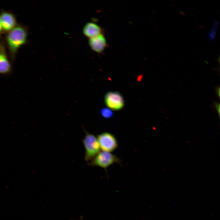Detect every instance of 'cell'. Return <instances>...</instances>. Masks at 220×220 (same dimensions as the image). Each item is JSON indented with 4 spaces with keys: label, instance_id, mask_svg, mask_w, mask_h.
<instances>
[{
    "label": "cell",
    "instance_id": "obj_7",
    "mask_svg": "<svg viewBox=\"0 0 220 220\" xmlns=\"http://www.w3.org/2000/svg\"><path fill=\"white\" fill-rule=\"evenodd\" d=\"M84 35L89 38L103 34L102 28L94 22L87 23L82 29Z\"/></svg>",
    "mask_w": 220,
    "mask_h": 220
},
{
    "label": "cell",
    "instance_id": "obj_13",
    "mask_svg": "<svg viewBox=\"0 0 220 220\" xmlns=\"http://www.w3.org/2000/svg\"><path fill=\"white\" fill-rule=\"evenodd\" d=\"M2 26L1 22L0 21V32L2 31Z\"/></svg>",
    "mask_w": 220,
    "mask_h": 220
},
{
    "label": "cell",
    "instance_id": "obj_3",
    "mask_svg": "<svg viewBox=\"0 0 220 220\" xmlns=\"http://www.w3.org/2000/svg\"><path fill=\"white\" fill-rule=\"evenodd\" d=\"M121 160L116 155L110 152L102 151L100 152L90 163L93 166H98L106 169L113 164L120 163Z\"/></svg>",
    "mask_w": 220,
    "mask_h": 220
},
{
    "label": "cell",
    "instance_id": "obj_10",
    "mask_svg": "<svg viewBox=\"0 0 220 220\" xmlns=\"http://www.w3.org/2000/svg\"><path fill=\"white\" fill-rule=\"evenodd\" d=\"M101 115L105 119H109L113 117L114 114L113 112L108 108H102L100 111Z\"/></svg>",
    "mask_w": 220,
    "mask_h": 220
},
{
    "label": "cell",
    "instance_id": "obj_14",
    "mask_svg": "<svg viewBox=\"0 0 220 220\" xmlns=\"http://www.w3.org/2000/svg\"><path fill=\"white\" fill-rule=\"evenodd\" d=\"M77 220H82V219L81 218H80L79 219Z\"/></svg>",
    "mask_w": 220,
    "mask_h": 220
},
{
    "label": "cell",
    "instance_id": "obj_1",
    "mask_svg": "<svg viewBox=\"0 0 220 220\" xmlns=\"http://www.w3.org/2000/svg\"><path fill=\"white\" fill-rule=\"evenodd\" d=\"M27 33L24 28L20 27H15L9 33L7 42L10 50L14 53L25 42Z\"/></svg>",
    "mask_w": 220,
    "mask_h": 220
},
{
    "label": "cell",
    "instance_id": "obj_4",
    "mask_svg": "<svg viewBox=\"0 0 220 220\" xmlns=\"http://www.w3.org/2000/svg\"><path fill=\"white\" fill-rule=\"evenodd\" d=\"M97 138L100 148L102 151L110 152L114 151L118 147L116 138L110 133H102L97 136Z\"/></svg>",
    "mask_w": 220,
    "mask_h": 220
},
{
    "label": "cell",
    "instance_id": "obj_2",
    "mask_svg": "<svg viewBox=\"0 0 220 220\" xmlns=\"http://www.w3.org/2000/svg\"><path fill=\"white\" fill-rule=\"evenodd\" d=\"M83 142L85 149V160H92L100 152V148L97 138L94 134L86 132Z\"/></svg>",
    "mask_w": 220,
    "mask_h": 220
},
{
    "label": "cell",
    "instance_id": "obj_8",
    "mask_svg": "<svg viewBox=\"0 0 220 220\" xmlns=\"http://www.w3.org/2000/svg\"><path fill=\"white\" fill-rule=\"evenodd\" d=\"M0 20L2 29L9 31L14 28L16 21L12 14L7 13H3L0 16Z\"/></svg>",
    "mask_w": 220,
    "mask_h": 220
},
{
    "label": "cell",
    "instance_id": "obj_11",
    "mask_svg": "<svg viewBox=\"0 0 220 220\" xmlns=\"http://www.w3.org/2000/svg\"><path fill=\"white\" fill-rule=\"evenodd\" d=\"M214 106L215 108L216 109V110H217V112L218 113V115L219 116H220V104L219 103L216 102H215L214 103Z\"/></svg>",
    "mask_w": 220,
    "mask_h": 220
},
{
    "label": "cell",
    "instance_id": "obj_6",
    "mask_svg": "<svg viewBox=\"0 0 220 220\" xmlns=\"http://www.w3.org/2000/svg\"><path fill=\"white\" fill-rule=\"evenodd\" d=\"M88 43L91 49L98 54L102 53L108 46L106 39L103 34L90 38Z\"/></svg>",
    "mask_w": 220,
    "mask_h": 220
},
{
    "label": "cell",
    "instance_id": "obj_5",
    "mask_svg": "<svg viewBox=\"0 0 220 220\" xmlns=\"http://www.w3.org/2000/svg\"><path fill=\"white\" fill-rule=\"evenodd\" d=\"M105 102L108 107L114 110L121 109L124 105L123 96L116 91H109L107 93L105 97Z\"/></svg>",
    "mask_w": 220,
    "mask_h": 220
},
{
    "label": "cell",
    "instance_id": "obj_9",
    "mask_svg": "<svg viewBox=\"0 0 220 220\" xmlns=\"http://www.w3.org/2000/svg\"><path fill=\"white\" fill-rule=\"evenodd\" d=\"M11 66L6 56L3 53H0V74H5L11 71Z\"/></svg>",
    "mask_w": 220,
    "mask_h": 220
},
{
    "label": "cell",
    "instance_id": "obj_12",
    "mask_svg": "<svg viewBox=\"0 0 220 220\" xmlns=\"http://www.w3.org/2000/svg\"><path fill=\"white\" fill-rule=\"evenodd\" d=\"M216 92L217 95L218 96V97H220V86H217L215 87Z\"/></svg>",
    "mask_w": 220,
    "mask_h": 220
}]
</instances>
